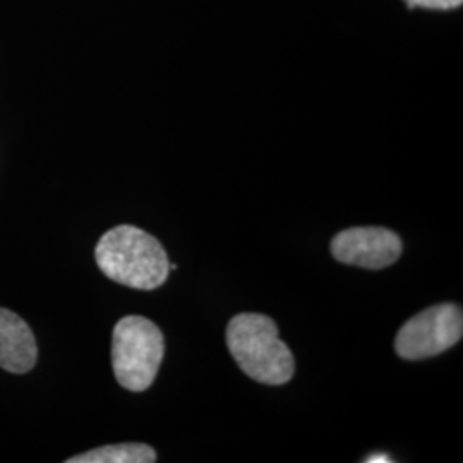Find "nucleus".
<instances>
[{
    "label": "nucleus",
    "instance_id": "f257e3e1",
    "mask_svg": "<svg viewBox=\"0 0 463 463\" xmlns=\"http://www.w3.org/2000/svg\"><path fill=\"white\" fill-rule=\"evenodd\" d=\"M101 273L136 290H155L168 279L170 263L158 239L133 225L103 233L95 249Z\"/></svg>",
    "mask_w": 463,
    "mask_h": 463
},
{
    "label": "nucleus",
    "instance_id": "f03ea898",
    "mask_svg": "<svg viewBox=\"0 0 463 463\" xmlns=\"http://www.w3.org/2000/svg\"><path fill=\"white\" fill-rule=\"evenodd\" d=\"M227 347L244 374L258 383L280 386L296 373L294 355L281 342L279 326L268 316H233L227 326Z\"/></svg>",
    "mask_w": 463,
    "mask_h": 463
},
{
    "label": "nucleus",
    "instance_id": "7ed1b4c3",
    "mask_svg": "<svg viewBox=\"0 0 463 463\" xmlns=\"http://www.w3.org/2000/svg\"><path fill=\"white\" fill-rule=\"evenodd\" d=\"M165 354L162 330L143 316L118 319L112 333V367L117 381L129 392L153 384Z\"/></svg>",
    "mask_w": 463,
    "mask_h": 463
},
{
    "label": "nucleus",
    "instance_id": "20e7f679",
    "mask_svg": "<svg viewBox=\"0 0 463 463\" xmlns=\"http://www.w3.org/2000/svg\"><path fill=\"white\" fill-rule=\"evenodd\" d=\"M463 315L457 304H438L411 317L395 340V350L405 361L439 355L462 340Z\"/></svg>",
    "mask_w": 463,
    "mask_h": 463
},
{
    "label": "nucleus",
    "instance_id": "39448f33",
    "mask_svg": "<svg viewBox=\"0 0 463 463\" xmlns=\"http://www.w3.org/2000/svg\"><path fill=\"white\" fill-rule=\"evenodd\" d=\"M402 239L384 227H354L340 232L331 241V254L344 265L381 269L402 256Z\"/></svg>",
    "mask_w": 463,
    "mask_h": 463
},
{
    "label": "nucleus",
    "instance_id": "423d86ee",
    "mask_svg": "<svg viewBox=\"0 0 463 463\" xmlns=\"http://www.w3.org/2000/svg\"><path fill=\"white\" fill-rule=\"evenodd\" d=\"M38 347L33 331L24 319L0 307V367L13 374H24L33 369Z\"/></svg>",
    "mask_w": 463,
    "mask_h": 463
},
{
    "label": "nucleus",
    "instance_id": "0eeeda50",
    "mask_svg": "<svg viewBox=\"0 0 463 463\" xmlns=\"http://www.w3.org/2000/svg\"><path fill=\"white\" fill-rule=\"evenodd\" d=\"M67 463H153L156 451L145 443H122L97 448L83 455L67 458Z\"/></svg>",
    "mask_w": 463,
    "mask_h": 463
},
{
    "label": "nucleus",
    "instance_id": "6e6552de",
    "mask_svg": "<svg viewBox=\"0 0 463 463\" xmlns=\"http://www.w3.org/2000/svg\"><path fill=\"white\" fill-rule=\"evenodd\" d=\"M407 5L412 7H426V9H438V11H448L457 9L462 5L463 0H405Z\"/></svg>",
    "mask_w": 463,
    "mask_h": 463
},
{
    "label": "nucleus",
    "instance_id": "1a4fd4ad",
    "mask_svg": "<svg viewBox=\"0 0 463 463\" xmlns=\"http://www.w3.org/2000/svg\"><path fill=\"white\" fill-rule=\"evenodd\" d=\"M365 463H392L388 455H373L371 458H365Z\"/></svg>",
    "mask_w": 463,
    "mask_h": 463
}]
</instances>
